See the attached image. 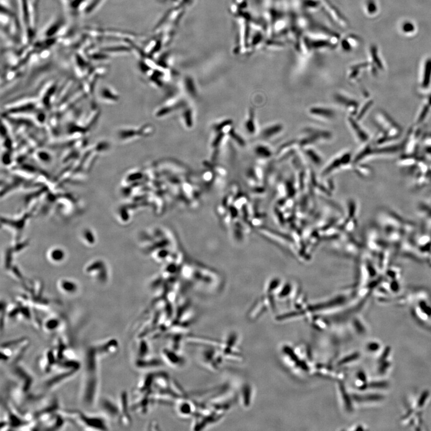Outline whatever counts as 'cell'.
<instances>
[{
    "instance_id": "8",
    "label": "cell",
    "mask_w": 431,
    "mask_h": 431,
    "mask_svg": "<svg viewBox=\"0 0 431 431\" xmlns=\"http://www.w3.org/2000/svg\"><path fill=\"white\" fill-rule=\"evenodd\" d=\"M431 83V60L427 61L420 87L423 90L429 89Z\"/></svg>"
},
{
    "instance_id": "17",
    "label": "cell",
    "mask_w": 431,
    "mask_h": 431,
    "mask_svg": "<svg viewBox=\"0 0 431 431\" xmlns=\"http://www.w3.org/2000/svg\"><path fill=\"white\" fill-rule=\"evenodd\" d=\"M371 105H372V104H371V101H369L368 102V103H366L365 104V106L361 108V110L359 113V116L361 118L362 116H364V114H365V113H366V111H367V110L369 109V108H370V107L371 106Z\"/></svg>"
},
{
    "instance_id": "6",
    "label": "cell",
    "mask_w": 431,
    "mask_h": 431,
    "mask_svg": "<svg viewBox=\"0 0 431 431\" xmlns=\"http://www.w3.org/2000/svg\"><path fill=\"white\" fill-rule=\"evenodd\" d=\"M118 342L114 339L104 342V343L97 346L96 349L98 354L101 355H110L117 351L118 346Z\"/></svg>"
},
{
    "instance_id": "16",
    "label": "cell",
    "mask_w": 431,
    "mask_h": 431,
    "mask_svg": "<svg viewBox=\"0 0 431 431\" xmlns=\"http://www.w3.org/2000/svg\"><path fill=\"white\" fill-rule=\"evenodd\" d=\"M423 143L427 149L431 151V132L429 134H427L426 137L423 138Z\"/></svg>"
},
{
    "instance_id": "4",
    "label": "cell",
    "mask_w": 431,
    "mask_h": 431,
    "mask_svg": "<svg viewBox=\"0 0 431 431\" xmlns=\"http://www.w3.org/2000/svg\"><path fill=\"white\" fill-rule=\"evenodd\" d=\"M77 372L73 370H66L60 374L53 376L45 383V387L47 389H53L54 387L60 385V383L66 381V380L75 375Z\"/></svg>"
},
{
    "instance_id": "19",
    "label": "cell",
    "mask_w": 431,
    "mask_h": 431,
    "mask_svg": "<svg viewBox=\"0 0 431 431\" xmlns=\"http://www.w3.org/2000/svg\"><path fill=\"white\" fill-rule=\"evenodd\" d=\"M427 395H428V393L425 392L423 393L422 397H421V399H420L419 401V406H421L423 405L424 402H425V399L427 398Z\"/></svg>"
},
{
    "instance_id": "14",
    "label": "cell",
    "mask_w": 431,
    "mask_h": 431,
    "mask_svg": "<svg viewBox=\"0 0 431 431\" xmlns=\"http://www.w3.org/2000/svg\"><path fill=\"white\" fill-rule=\"evenodd\" d=\"M281 127L280 125H274V126L268 127L266 130L263 132L264 137H272L275 134L279 132L281 130Z\"/></svg>"
},
{
    "instance_id": "20",
    "label": "cell",
    "mask_w": 431,
    "mask_h": 431,
    "mask_svg": "<svg viewBox=\"0 0 431 431\" xmlns=\"http://www.w3.org/2000/svg\"><path fill=\"white\" fill-rule=\"evenodd\" d=\"M379 348V346L378 344L372 343L369 346V349H370L371 351H376Z\"/></svg>"
},
{
    "instance_id": "15",
    "label": "cell",
    "mask_w": 431,
    "mask_h": 431,
    "mask_svg": "<svg viewBox=\"0 0 431 431\" xmlns=\"http://www.w3.org/2000/svg\"><path fill=\"white\" fill-rule=\"evenodd\" d=\"M269 149L267 147H263V146H260V147H257L256 151L257 154L261 157H269L271 155V152Z\"/></svg>"
},
{
    "instance_id": "12",
    "label": "cell",
    "mask_w": 431,
    "mask_h": 431,
    "mask_svg": "<svg viewBox=\"0 0 431 431\" xmlns=\"http://www.w3.org/2000/svg\"><path fill=\"white\" fill-rule=\"evenodd\" d=\"M337 100L340 104L345 105V106L347 104V108H350V109L352 108L353 110H357L358 103L351 98L344 97L341 95H338L337 97Z\"/></svg>"
},
{
    "instance_id": "5",
    "label": "cell",
    "mask_w": 431,
    "mask_h": 431,
    "mask_svg": "<svg viewBox=\"0 0 431 431\" xmlns=\"http://www.w3.org/2000/svg\"><path fill=\"white\" fill-rule=\"evenodd\" d=\"M58 360L54 349H50L47 351L45 356L42 358L41 366L43 370L45 372H49L52 369L54 365H57Z\"/></svg>"
},
{
    "instance_id": "7",
    "label": "cell",
    "mask_w": 431,
    "mask_h": 431,
    "mask_svg": "<svg viewBox=\"0 0 431 431\" xmlns=\"http://www.w3.org/2000/svg\"><path fill=\"white\" fill-rule=\"evenodd\" d=\"M349 123L351 124L353 131L354 132L356 137L358 138L359 141L362 142H366L368 141L369 137L365 131L360 125L352 118L349 119Z\"/></svg>"
},
{
    "instance_id": "3",
    "label": "cell",
    "mask_w": 431,
    "mask_h": 431,
    "mask_svg": "<svg viewBox=\"0 0 431 431\" xmlns=\"http://www.w3.org/2000/svg\"><path fill=\"white\" fill-rule=\"evenodd\" d=\"M13 372L22 383V391L27 393L33 384V379L29 373L21 366H15L13 367Z\"/></svg>"
},
{
    "instance_id": "13",
    "label": "cell",
    "mask_w": 431,
    "mask_h": 431,
    "mask_svg": "<svg viewBox=\"0 0 431 431\" xmlns=\"http://www.w3.org/2000/svg\"><path fill=\"white\" fill-rule=\"evenodd\" d=\"M60 325L61 321L59 320H57L55 318H52L49 319V320H47L44 323L43 327L45 328L47 331L53 332L58 330Z\"/></svg>"
},
{
    "instance_id": "2",
    "label": "cell",
    "mask_w": 431,
    "mask_h": 431,
    "mask_svg": "<svg viewBox=\"0 0 431 431\" xmlns=\"http://www.w3.org/2000/svg\"><path fill=\"white\" fill-rule=\"evenodd\" d=\"M85 382H84L83 399L84 404L93 405L97 393L98 382V366H86Z\"/></svg>"
},
{
    "instance_id": "10",
    "label": "cell",
    "mask_w": 431,
    "mask_h": 431,
    "mask_svg": "<svg viewBox=\"0 0 431 431\" xmlns=\"http://www.w3.org/2000/svg\"><path fill=\"white\" fill-rule=\"evenodd\" d=\"M351 154L349 153H347V154L342 156L340 158L335 159L334 161L332 162V164L328 166V168L325 169V173L330 172L334 169L337 168L340 166L341 167L342 165L348 164V162L351 161Z\"/></svg>"
},
{
    "instance_id": "1",
    "label": "cell",
    "mask_w": 431,
    "mask_h": 431,
    "mask_svg": "<svg viewBox=\"0 0 431 431\" xmlns=\"http://www.w3.org/2000/svg\"><path fill=\"white\" fill-rule=\"evenodd\" d=\"M64 416L77 426L90 430H107L106 422L99 417L88 416L79 410H66Z\"/></svg>"
},
{
    "instance_id": "11",
    "label": "cell",
    "mask_w": 431,
    "mask_h": 431,
    "mask_svg": "<svg viewBox=\"0 0 431 431\" xmlns=\"http://www.w3.org/2000/svg\"><path fill=\"white\" fill-rule=\"evenodd\" d=\"M310 113L317 114V116L322 118H332L334 116V112L327 108L314 107L311 108Z\"/></svg>"
},
{
    "instance_id": "9",
    "label": "cell",
    "mask_w": 431,
    "mask_h": 431,
    "mask_svg": "<svg viewBox=\"0 0 431 431\" xmlns=\"http://www.w3.org/2000/svg\"><path fill=\"white\" fill-rule=\"evenodd\" d=\"M101 407L104 411L111 417H117L120 413L118 407L109 399H104L101 402Z\"/></svg>"
},
{
    "instance_id": "18",
    "label": "cell",
    "mask_w": 431,
    "mask_h": 431,
    "mask_svg": "<svg viewBox=\"0 0 431 431\" xmlns=\"http://www.w3.org/2000/svg\"><path fill=\"white\" fill-rule=\"evenodd\" d=\"M403 29L407 33L412 32L414 30V26L412 23H407L404 25Z\"/></svg>"
}]
</instances>
